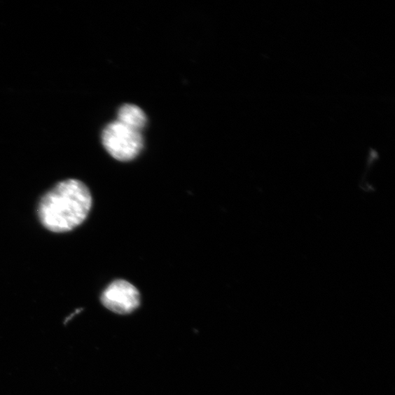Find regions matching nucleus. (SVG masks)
Wrapping results in <instances>:
<instances>
[{
  "label": "nucleus",
  "mask_w": 395,
  "mask_h": 395,
  "mask_svg": "<svg viewBox=\"0 0 395 395\" xmlns=\"http://www.w3.org/2000/svg\"><path fill=\"white\" fill-rule=\"evenodd\" d=\"M140 293L134 286L123 279L111 283L103 292V305L118 314L126 315L140 305Z\"/></svg>",
  "instance_id": "3"
},
{
  "label": "nucleus",
  "mask_w": 395,
  "mask_h": 395,
  "mask_svg": "<svg viewBox=\"0 0 395 395\" xmlns=\"http://www.w3.org/2000/svg\"><path fill=\"white\" fill-rule=\"evenodd\" d=\"M103 144L113 158L125 162L136 158L140 153L143 138L141 132L115 121L105 128Z\"/></svg>",
  "instance_id": "2"
},
{
  "label": "nucleus",
  "mask_w": 395,
  "mask_h": 395,
  "mask_svg": "<svg viewBox=\"0 0 395 395\" xmlns=\"http://www.w3.org/2000/svg\"><path fill=\"white\" fill-rule=\"evenodd\" d=\"M118 121L131 129L141 132L146 123V117L143 110L137 106L126 104L120 108Z\"/></svg>",
  "instance_id": "4"
},
{
  "label": "nucleus",
  "mask_w": 395,
  "mask_h": 395,
  "mask_svg": "<svg viewBox=\"0 0 395 395\" xmlns=\"http://www.w3.org/2000/svg\"><path fill=\"white\" fill-rule=\"evenodd\" d=\"M92 205V195L85 184L76 179L65 180L43 197L39 219L53 233H69L86 220Z\"/></svg>",
  "instance_id": "1"
}]
</instances>
